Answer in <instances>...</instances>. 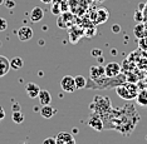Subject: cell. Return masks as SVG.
Returning <instances> with one entry per match:
<instances>
[{"label":"cell","instance_id":"cell-7","mask_svg":"<svg viewBox=\"0 0 147 144\" xmlns=\"http://www.w3.org/2000/svg\"><path fill=\"white\" fill-rule=\"evenodd\" d=\"M108 16H109V13L107 11V9L105 8H99L97 9L94 13H93V21L96 24H102V23H106L108 20Z\"/></svg>","mask_w":147,"mask_h":144},{"label":"cell","instance_id":"cell-28","mask_svg":"<svg viewBox=\"0 0 147 144\" xmlns=\"http://www.w3.org/2000/svg\"><path fill=\"white\" fill-rule=\"evenodd\" d=\"M5 5L8 9H10V8H14L15 6V3L13 1V0H8V1H5Z\"/></svg>","mask_w":147,"mask_h":144},{"label":"cell","instance_id":"cell-4","mask_svg":"<svg viewBox=\"0 0 147 144\" xmlns=\"http://www.w3.org/2000/svg\"><path fill=\"white\" fill-rule=\"evenodd\" d=\"M61 88L63 92L65 93H73L76 92V82H74V76L71 75H64L61 80Z\"/></svg>","mask_w":147,"mask_h":144},{"label":"cell","instance_id":"cell-19","mask_svg":"<svg viewBox=\"0 0 147 144\" xmlns=\"http://www.w3.org/2000/svg\"><path fill=\"white\" fill-rule=\"evenodd\" d=\"M74 82H76V88L77 90H81V89H84L86 85H87V79L84 78L83 75H77L74 76Z\"/></svg>","mask_w":147,"mask_h":144},{"label":"cell","instance_id":"cell-31","mask_svg":"<svg viewBox=\"0 0 147 144\" xmlns=\"http://www.w3.org/2000/svg\"><path fill=\"white\" fill-rule=\"evenodd\" d=\"M22 108H20V104H18V103H15L14 105H13V112H19Z\"/></svg>","mask_w":147,"mask_h":144},{"label":"cell","instance_id":"cell-6","mask_svg":"<svg viewBox=\"0 0 147 144\" xmlns=\"http://www.w3.org/2000/svg\"><path fill=\"white\" fill-rule=\"evenodd\" d=\"M88 125L92 127V128L94 130H97V132H102L103 128H105V123H103L102 117L99 114H97V113H93L91 115V118L88 120Z\"/></svg>","mask_w":147,"mask_h":144},{"label":"cell","instance_id":"cell-20","mask_svg":"<svg viewBox=\"0 0 147 144\" xmlns=\"http://www.w3.org/2000/svg\"><path fill=\"white\" fill-rule=\"evenodd\" d=\"M13 122L16 123V124H22L23 122H24L25 117L24 114L22 113V110H19V112H13Z\"/></svg>","mask_w":147,"mask_h":144},{"label":"cell","instance_id":"cell-36","mask_svg":"<svg viewBox=\"0 0 147 144\" xmlns=\"http://www.w3.org/2000/svg\"><path fill=\"white\" fill-rule=\"evenodd\" d=\"M3 3H4V0H0V5H1V4H3Z\"/></svg>","mask_w":147,"mask_h":144},{"label":"cell","instance_id":"cell-3","mask_svg":"<svg viewBox=\"0 0 147 144\" xmlns=\"http://www.w3.org/2000/svg\"><path fill=\"white\" fill-rule=\"evenodd\" d=\"M69 9L74 15H83L88 8L87 0H69Z\"/></svg>","mask_w":147,"mask_h":144},{"label":"cell","instance_id":"cell-30","mask_svg":"<svg viewBox=\"0 0 147 144\" xmlns=\"http://www.w3.org/2000/svg\"><path fill=\"white\" fill-rule=\"evenodd\" d=\"M4 118H5V110H4V108H3L1 105H0V120L4 119Z\"/></svg>","mask_w":147,"mask_h":144},{"label":"cell","instance_id":"cell-22","mask_svg":"<svg viewBox=\"0 0 147 144\" xmlns=\"http://www.w3.org/2000/svg\"><path fill=\"white\" fill-rule=\"evenodd\" d=\"M133 18H135V20L137 23H142L143 21V13H142V10L137 9L135 11V14H133Z\"/></svg>","mask_w":147,"mask_h":144},{"label":"cell","instance_id":"cell-10","mask_svg":"<svg viewBox=\"0 0 147 144\" xmlns=\"http://www.w3.org/2000/svg\"><path fill=\"white\" fill-rule=\"evenodd\" d=\"M25 92L26 94H28V96L30 99H35L38 98V94L39 92H40V86H39L38 84H35V83H28L25 86Z\"/></svg>","mask_w":147,"mask_h":144},{"label":"cell","instance_id":"cell-5","mask_svg":"<svg viewBox=\"0 0 147 144\" xmlns=\"http://www.w3.org/2000/svg\"><path fill=\"white\" fill-rule=\"evenodd\" d=\"M121 73H122V66L121 64H118L116 62H111L105 66V74L108 78H115V76L121 74Z\"/></svg>","mask_w":147,"mask_h":144},{"label":"cell","instance_id":"cell-26","mask_svg":"<svg viewBox=\"0 0 147 144\" xmlns=\"http://www.w3.org/2000/svg\"><path fill=\"white\" fill-rule=\"evenodd\" d=\"M92 55L94 56V58H98V56H101L102 55V49H98V48L93 49L92 50Z\"/></svg>","mask_w":147,"mask_h":144},{"label":"cell","instance_id":"cell-15","mask_svg":"<svg viewBox=\"0 0 147 144\" xmlns=\"http://www.w3.org/2000/svg\"><path fill=\"white\" fill-rule=\"evenodd\" d=\"M43 18H44V10L39 6H35L30 13V20L33 23H39L43 20Z\"/></svg>","mask_w":147,"mask_h":144},{"label":"cell","instance_id":"cell-27","mask_svg":"<svg viewBox=\"0 0 147 144\" xmlns=\"http://www.w3.org/2000/svg\"><path fill=\"white\" fill-rule=\"evenodd\" d=\"M112 31L115 33V34H118V33L121 31V26H119L118 24H115L112 26Z\"/></svg>","mask_w":147,"mask_h":144},{"label":"cell","instance_id":"cell-35","mask_svg":"<svg viewBox=\"0 0 147 144\" xmlns=\"http://www.w3.org/2000/svg\"><path fill=\"white\" fill-rule=\"evenodd\" d=\"M143 24H145V26H146V29H147V19H143Z\"/></svg>","mask_w":147,"mask_h":144},{"label":"cell","instance_id":"cell-13","mask_svg":"<svg viewBox=\"0 0 147 144\" xmlns=\"http://www.w3.org/2000/svg\"><path fill=\"white\" fill-rule=\"evenodd\" d=\"M36 99L39 100L40 105H48V104H51V102H52V94L48 92V90L40 89V92H39L38 98Z\"/></svg>","mask_w":147,"mask_h":144},{"label":"cell","instance_id":"cell-24","mask_svg":"<svg viewBox=\"0 0 147 144\" xmlns=\"http://www.w3.org/2000/svg\"><path fill=\"white\" fill-rule=\"evenodd\" d=\"M8 29V21L4 18H0V31H5Z\"/></svg>","mask_w":147,"mask_h":144},{"label":"cell","instance_id":"cell-23","mask_svg":"<svg viewBox=\"0 0 147 144\" xmlns=\"http://www.w3.org/2000/svg\"><path fill=\"white\" fill-rule=\"evenodd\" d=\"M52 13L54 15H59L61 14V5L57 0H53V9H52Z\"/></svg>","mask_w":147,"mask_h":144},{"label":"cell","instance_id":"cell-17","mask_svg":"<svg viewBox=\"0 0 147 144\" xmlns=\"http://www.w3.org/2000/svg\"><path fill=\"white\" fill-rule=\"evenodd\" d=\"M136 100L140 105L147 106V89H141L136 96Z\"/></svg>","mask_w":147,"mask_h":144},{"label":"cell","instance_id":"cell-9","mask_svg":"<svg viewBox=\"0 0 147 144\" xmlns=\"http://www.w3.org/2000/svg\"><path fill=\"white\" fill-rule=\"evenodd\" d=\"M57 144H76V139L73 134L68 132H61L55 137Z\"/></svg>","mask_w":147,"mask_h":144},{"label":"cell","instance_id":"cell-12","mask_svg":"<svg viewBox=\"0 0 147 144\" xmlns=\"http://www.w3.org/2000/svg\"><path fill=\"white\" fill-rule=\"evenodd\" d=\"M9 72H10V60L4 55H0V78L5 76Z\"/></svg>","mask_w":147,"mask_h":144},{"label":"cell","instance_id":"cell-37","mask_svg":"<svg viewBox=\"0 0 147 144\" xmlns=\"http://www.w3.org/2000/svg\"><path fill=\"white\" fill-rule=\"evenodd\" d=\"M22 144H28V143H26V142H24V143H22Z\"/></svg>","mask_w":147,"mask_h":144},{"label":"cell","instance_id":"cell-21","mask_svg":"<svg viewBox=\"0 0 147 144\" xmlns=\"http://www.w3.org/2000/svg\"><path fill=\"white\" fill-rule=\"evenodd\" d=\"M138 48L143 50V52H147V36H145V38H141L138 39Z\"/></svg>","mask_w":147,"mask_h":144},{"label":"cell","instance_id":"cell-11","mask_svg":"<svg viewBox=\"0 0 147 144\" xmlns=\"http://www.w3.org/2000/svg\"><path fill=\"white\" fill-rule=\"evenodd\" d=\"M89 75H91L92 80L99 79L102 76H105V66L102 65H92L91 69H89Z\"/></svg>","mask_w":147,"mask_h":144},{"label":"cell","instance_id":"cell-32","mask_svg":"<svg viewBox=\"0 0 147 144\" xmlns=\"http://www.w3.org/2000/svg\"><path fill=\"white\" fill-rule=\"evenodd\" d=\"M40 1H43L44 4H51V3H53V0H40Z\"/></svg>","mask_w":147,"mask_h":144},{"label":"cell","instance_id":"cell-1","mask_svg":"<svg viewBox=\"0 0 147 144\" xmlns=\"http://www.w3.org/2000/svg\"><path fill=\"white\" fill-rule=\"evenodd\" d=\"M89 108L93 110V113H97L101 117H106L112 110V104L107 96H96Z\"/></svg>","mask_w":147,"mask_h":144},{"label":"cell","instance_id":"cell-8","mask_svg":"<svg viewBox=\"0 0 147 144\" xmlns=\"http://www.w3.org/2000/svg\"><path fill=\"white\" fill-rule=\"evenodd\" d=\"M16 34H18V38L20 42H29L33 35H34V33H33V29L30 28V26H22V28L18 29V31H16Z\"/></svg>","mask_w":147,"mask_h":144},{"label":"cell","instance_id":"cell-33","mask_svg":"<svg viewBox=\"0 0 147 144\" xmlns=\"http://www.w3.org/2000/svg\"><path fill=\"white\" fill-rule=\"evenodd\" d=\"M97 60H98V63H102L103 60H105V58H103V56L101 55V56H98V58H97Z\"/></svg>","mask_w":147,"mask_h":144},{"label":"cell","instance_id":"cell-38","mask_svg":"<svg viewBox=\"0 0 147 144\" xmlns=\"http://www.w3.org/2000/svg\"><path fill=\"white\" fill-rule=\"evenodd\" d=\"M97 1H102V0H97Z\"/></svg>","mask_w":147,"mask_h":144},{"label":"cell","instance_id":"cell-25","mask_svg":"<svg viewBox=\"0 0 147 144\" xmlns=\"http://www.w3.org/2000/svg\"><path fill=\"white\" fill-rule=\"evenodd\" d=\"M43 144H57V140H55V138H53V137H49V138L43 140Z\"/></svg>","mask_w":147,"mask_h":144},{"label":"cell","instance_id":"cell-14","mask_svg":"<svg viewBox=\"0 0 147 144\" xmlns=\"http://www.w3.org/2000/svg\"><path fill=\"white\" fill-rule=\"evenodd\" d=\"M133 35H135L137 39H141V38L147 36V29H146L145 24H143V21L137 23L135 25V28H133Z\"/></svg>","mask_w":147,"mask_h":144},{"label":"cell","instance_id":"cell-18","mask_svg":"<svg viewBox=\"0 0 147 144\" xmlns=\"http://www.w3.org/2000/svg\"><path fill=\"white\" fill-rule=\"evenodd\" d=\"M24 65V60H23L20 56H14L11 60H10V68L13 70H19L23 68Z\"/></svg>","mask_w":147,"mask_h":144},{"label":"cell","instance_id":"cell-16","mask_svg":"<svg viewBox=\"0 0 147 144\" xmlns=\"http://www.w3.org/2000/svg\"><path fill=\"white\" fill-rule=\"evenodd\" d=\"M55 113H57V109L52 108L51 104L42 105V108H40V115L43 117V118H45V119H51Z\"/></svg>","mask_w":147,"mask_h":144},{"label":"cell","instance_id":"cell-29","mask_svg":"<svg viewBox=\"0 0 147 144\" xmlns=\"http://www.w3.org/2000/svg\"><path fill=\"white\" fill-rule=\"evenodd\" d=\"M142 13H143V19H147V1L145 3V6L142 9Z\"/></svg>","mask_w":147,"mask_h":144},{"label":"cell","instance_id":"cell-2","mask_svg":"<svg viewBox=\"0 0 147 144\" xmlns=\"http://www.w3.org/2000/svg\"><path fill=\"white\" fill-rule=\"evenodd\" d=\"M140 89L135 83H131V82H126L123 84L116 86V93L118 96H121L122 99L125 100H132V99H136L137 94H138Z\"/></svg>","mask_w":147,"mask_h":144},{"label":"cell","instance_id":"cell-34","mask_svg":"<svg viewBox=\"0 0 147 144\" xmlns=\"http://www.w3.org/2000/svg\"><path fill=\"white\" fill-rule=\"evenodd\" d=\"M143 6H145V3H141V4L138 5V9H140V10H142V9H143Z\"/></svg>","mask_w":147,"mask_h":144}]
</instances>
